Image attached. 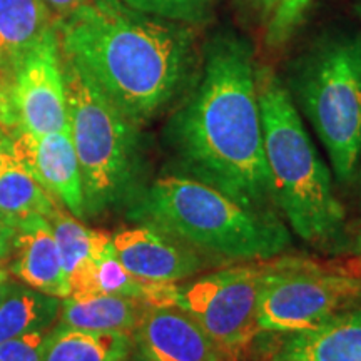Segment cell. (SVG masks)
<instances>
[{"label": "cell", "mask_w": 361, "mask_h": 361, "mask_svg": "<svg viewBox=\"0 0 361 361\" xmlns=\"http://www.w3.org/2000/svg\"><path fill=\"white\" fill-rule=\"evenodd\" d=\"M273 263L236 264L178 286L174 305L188 311L224 356L259 336V305Z\"/></svg>", "instance_id": "ba28073f"}, {"label": "cell", "mask_w": 361, "mask_h": 361, "mask_svg": "<svg viewBox=\"0 0 361 361\" xmlns=\"http://www.w3.org/2000/svg\"><path fill=\"white\" fill-rule=\"evenodd\" d=\"M13 152L45 191L78 219L85 218L82 180L71 130L32 135H8Z\"/></svg>", "instance_id": "8fae6325"}, {"label": "cell", "mask_w": 361, "mask_h": 361, "mask_svg": "<svg viewBox=\"0 0 361 361\" xmlns=\"http://www.w3.org/2000/svg\"><path fill=\"white\" fill-rule=\"evenodd\" d=\"M311 2L313 0H279L278 8L268 20L266 42L271 47H278L286 42L295 32L298 24L303 20Z\"/></svg>", "instance_id": "7402d4cb"}, {"label": "cell", "mask_w": 361, "mask_h": 361, "mask_svg": "<svg viewBox=\"0 0 361 361\" xmlns=\"http://www.w3.org/2000/svg\"><path fill=\"white\" fill-rule=\"evenodd\" d=\"M353 250H355V252H356V255L360 256V259H361V231L358 233V236L355 238V243H353Z\"/></svg>", "instance_id": "83f0119b"}, {"label": "cell", "mask_w": 361, "mask_h": 361, "mask_svg": "<svg viewBox=\"0 0 361 361\" xmlns=\"http://www.w3.org/2000/svg\"><path fill=\"white\" fill-rule=\"evenodd\" d=\"M168 142L180 174L239 204L276 213L266 166L256 64L246 39L221 34L207 44L188 101L171 117Z\"/></svg>", "instance_id": "6da1fadb"}, {"label": "cell", "mask_w": 361, "mask_h": 361, "mask_svg": "<svg viewBox=\"0 0 361 361\" xmlns=\"http://www.w3.org/2000/svg\"><path fill=\"white\" fill-rule=\"evenodd\" d=\"M11 258V273L29 288L61 300L71 295L56 236L45 216L34 214L13 224Z\"/></svg>", "instance_id": "4fadbf2b"}, {"label": "cell", "mask_w": 361, "mask_h": 361, "mask_svg": "<svg viewBox=\"0 0 361 361\" xmlns=\"http://www.w3.org/2000/svg\"><path fill=\"white\" fill-rule=\"evenodd\" d=\"M54 29L44 0H0V78Z\"/></svg>", "instance_id": "e0dca14e"}, {"label": "cell", "mask_w": 361, "mask_h": 361, "mask_svg": "<svg viewBox=\"0 0 361 361\" xmlns=\"http://www.w3.org/2000/svg\"><path fill=\"white\" fill-rule=\"evenodd\" d=\"M146 361H223L224 355L188 311L176 305L147 306L133 333Z\"/></svg>", "instance_id": "7c38bea8"}, {"label": "cell", "mask_w": 361, "mask_h": 361, "mask_svg": "<svg viewBox=\"0 0 361 361\" xmlns=\"http://www.w3.org/2000/svg\"><path fill=\"white\" fill-rule=\"evenodd\" d=\"M47 219L52 226L62 266L72 290L84 278L90 264L112 246V234L87 228L62 204L54 207Z\"/></svg>", "instance_id": "d6986e66"}, {"label": "cell", "mask_w": 361, "mask_h": 361, "mask_svg": "<svg viewBox=\"0 0 361 361\" xmlns=\"http://www.w3.org/2000/svg\"><path fill=\"white\" fill-rule=\"evenodd\" d=\"M134 11L159 17V19L191 24L204 19L214 0H121Z\"/></svg>", "instance_id": "44dd1931"}, {"label": "cell", "mask_w": 361, "mask_h": 361, "mask_svg": "<svg viewBox=\"0 0 361 361\" xmlns=\"http://www.w3.org/2000/svg\"><path fill=\"white\" fill-rule=\"evenodd\" d=\"M54 25L62 56L139 128L178 99L196 66L191 30L121 0H90Z\"/></svg>", "instance_id": "7a4b0ae2"}, {"label": "cell", "mask_w": 361, "mask_h": 361, "mask_svg": "<svg viewBox=\"0 0 361 361\" xmlns=\"http://www.w3.org/2000/svg\"><path fill=\"white\" fill-rule=\"evenodd\" d=\"M4 137H6V133L0 129V152H2V144H4Z\"/></svg>", "instance_id": "f546056e"}, {"label": "cell", "mask_w": 361, "mask_h": 361, "mask_svg": "<svg viewBox=\"0 0 361 361\" xmlns=\"http://www.w3.org/2000/svg\"><path fill=\"white\" fill-rule=\"evenodd\" d=\"M12 279H11V274H8V271L4 268L2 264H0V305H2V301L6 300V296L8 295V291L12 290L13 286Z\"/></svg>", "instance_id": "4316f807"}, {"label": "cell", "mask_w": 361, "mask_h": 361, "mask_svg": "<svg viewBox=\"0 0 361 361\" xmlns=\"http://www.w3.org/2000/svg\"><path fill=\"white\" fill-rule=\"evenodd\" d=\"M256 90L274 207L303 241L335 245L345 231V209L290 90L268 66H256Z\"/></svg>", "instance_id": "3957f363"}, {"label": "cell", "mask_w": 361, "mask_h": 361, "mask_svg": "<svg viewBox=\"0 0 361 361\" xmlns=\"http://www.w3.org/2000/svg\"><path fill=\"white\" fill-rule=\"evenodd\" d=\"M283 335L271 361H361V306L313 329Z\"/></svg>", "instance_id": "5bb4252c"}, {"label": "cell", "mask_w": 361, "mask_h": 361, "mask_svg": "<svg viewBox=\"0 0 361 361\" xmlns=\"http://www.w3.org/2000/svg\"><path fill=\"white\" fill-rule=\"evenodd\" d=\"M61 303V298L16 283L0 305V343L37 329H51Z\"/></svg>", "instance_id": "ffe728a7"}, {"label": "cell", "mask_w": 361, "mask_h": 361, "mask_svg": "<svg viewBox=\"0 0 361 361\" xmlns=\"http://www.w3.org/2000/svg\"><path fill=\"white\" fill-rule=\"evenodd\" d=\"M57 204L16 156L11 137L6 134L0 152V219L13 228V224L34 214L49 218Z\"/></svg>", "instance_id": "2e32d148"}, {"label": "cell", "mask_w": 361, "mask_h": 361, "mask_svg": "<svg viewBox=\"0 0 361 361\" xmlns=\"http://www.w3.org/2000/svg\"><path fill=\"white\" fill-rule=\"evenodd\" d=\"M293 101L326 149L340 183L361 159V34H335L311 45L293 66Z\"/></svg>", "instance_id": "8992f818"}, {"label": "cell", "mask_w": 361, "mask_h": 361, "mask_svg": "<svg viewBox=\"0 0 361 361\" xmlns=\"http://www.w3.org/2000/svg\"><path fill=\"white\" fill-rule=\"evenodd\" d=\"M90 0H44L45 7L49 8L54 20L64 19V17L71 16L72 12H75L85 4H89Z\"/></svg>", "instance_id": "cb8c5ba5"}, {"label": "cell", "mask_w": 361, "mask_h": 361, "mask_svg": "<svg viewBox=\"0 0 361 361\" xmlns=\"http://www.w3.org/2000/svg\"><path fill=\"white\" fill-rule=\"evenodd\" d=\"M141 361H146V360H144V358H141Z\"/></svg>", "instance_id": "4dcf8cb0"}, {"label": "cell", "mask_w": 361, "mask_h": 361, "mask_svg": "<svg viewBox=\"0 0 361 361\" xmlns=\"http://www.w3.org/2000/svg\"><path fill=\"white\" fill-rule=\"evenodd\" d=\"M128 214L137 223L174 234L209 258L224 261L271 259L291 245L278 213L251 209L183 174L152 180L129 206Z\"/></svg>", "instance_id": "277c9868"}, {"label": "cell", "mask_w": 361, "mask_h": 361, "mask_svg": "<svg viewBox=\"0 0 361 361\" xmlns=\"http://www.w3.org/2000/svg\"><path fill=\"white\" fill-rule=\"evenodd\" d=\"M51 329H37L0 343V361H44V348Z\"/></svg>", "instance_id": "603a6c76"}, {"label": "cell", "mask_w": 361, "mask_h": 361, "mask_svg": "<svg viewBox=\"0 0 361 361\" xmlns=\"http://www.w3.org/2000/svg\"><path fill=\"white\" fill-rule=\"evenodd\" d=\"M0 129L44 135L69 129L56 29L0 78Z\"/></svg>", "instance_id": "9c48e42d"}, {"label": "cell", "mask_w": 361, "mask_h": 361, "mask_svg": "<svg viewBox=\"0 0 361 361\" xmlns=\"http://www.w3.org/2000/svg\"><path fill=\"white\" fill-rule=\"evenodd\" d=\"M360 16H361V8H360Z\"/></svg>", "instance_id": "1f68e13d"}, {"label": "cell", "mask_w": 361, "mask_h": 361, "mask_svg": "<svg viewBox=\"0 0 361 361\" xmlns=\"http://www.w3.org/2000/svg\"><path fill=\"white\" fill-rule=\"evenodd\" d=\"M12 239H13V228L11 224H7L6 221L0 219V263L11 258Z\"/></svg>", "instance_id": "d4e9b609"}, {"label": "cell", "mask_w": 361, "mask_h": 361, "mask_svg": "<svg viewBox=\"0 0 361 361\" xmlns=\"http://www.w3.org/2000/svg\"><path fill=\"white\" fill-rule=\"evenodd\" d=\"M134 340L128 333L89 331L57 324L49 331L44 361H128Z\"/></svg>", "instance_id": "ac0fdd59"}, {"label": "cell", "mask_w": 361, "mask_h": 361, "mask_svg": "<svg viewBox=\"0 0 361 361\" xmlns=\"http://www.w3.org/2000/svg\"><path fill=\"white\" fill-rule=\"evenodd\" d=\"M246 6L252 8L255 12H258L263 19H271L274 11L279 6V0H245Z\"/></svg>", "instance_id": "484cf974"}, {"label": "cell", "mask_w": 361, "mask_h": 361, "mask_svg": "<svg viewBox=\"0 0 361 361\" xmlns=\"http://www.w3.org/2000/svg\"><path fill=\"white\" fill-rule=\"evenodd\" d=\"M361 306V278L298 261H276L259 305L261 333L313 329L343 311Z\"/></svg>", "instance_id": "52a82bcc"}, {"label": "cell", "mask_w": 361, "mask_h": 361, "mask_svg": "<svg viewBox=\"0 0 361 361\" xmlns=\"http://www.w3.org/2000/svg\"><path fill=\"white\" fill-rule=\"evenodd\" d=\"M62 72L69 130L82 180L85 218L129 207L144 189L139 126L130 123L97 84L64 56Z\"/></svg>", "instance_id": "5b68a950"}, {"label": "cell", "mask_w": 361, "mask_h": 361, "mask_svg": "<svg viewBox=\"0 0 361 361\" xmlns=\"http://www.w3.org/2000/svg\"><path fill=\"white\" fill-rule=\"evenodd\" d=\"M112 246L130 274L151 283L178 284L196 276L209 261L180 238L144 223L112 234Z\"/></svg>", "instance_id": "30bf717a"}, {"label": "cell", "mask_w": 361, "mask_h": 361, "mask_svg": "<svg viewBox=\"0 0 361 361\" xmlns=\"http://www.w3.org/2000/svg\"><path fill=\"white\" fill-rule=\"evenodd\" d=\"M355 176H358V191H360V197H361V159H360L358 169H356V174Z\"/></svg>", "instance_id": "f1b7e54d"}, {"label": "cell", "mask_w": 361, "mask_h": 361, "mask_svg": "<svg viewBox=\"0 0 361 361\" xmlns=\"http://www.w3.org/2000/svg\"><path fill=\"white\" fill-rule=\"evenodd\" d=\"M146 310V303L128 296L104 293L67 296L61 303L59 324L89 331H119L133 336Z\"/></svg>", "instance_id": "9a60e30c"}]
</instances>
